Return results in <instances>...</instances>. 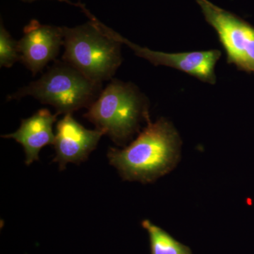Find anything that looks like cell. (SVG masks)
Segmentation results:
<instances>
[{"label":"cell","mask_w":254,"mask_h":254,"mask_svg":"<svg viewBox=\"0 0 254 254\" xmlns=\"http://www.w3.org/2000/svg\"><path fill=\"white\" fill-rule=\"evenodd\" d=\"M146 127L138 137L123 149L110 148L108 158L123 180L143 184L156 181L178 163L182 141L173 124L160 118Z\"/></svg>","instance_id":"obj_1"},{"label":"cell","mask_w":254,"mask_h":254,"mask_svg":"<svg viewBox=\"0 0 254 254\" xmlns=\"http://www.w3.org/2000/svg\"><path fill=\"white\" fill-rule=\"evenodd\" d=\"M80 8L90 21L76 27H63V60L91 81L103 83L113 78L123 63L122 43L100 29L84 5Z\"/></svg>","instance_id":"obj_2"},{"label":"cell","mask_w":254,"mask_h":254,"mask_svg":"<svg viewBox=\"0 0 254 254\" xmlns=\"http://www.w3.org/2000/svg\"><path fill=\"white\" fill-rule=\"evenodd\" d=\"M83 117L114 143L125 146L141 122L150 118L148 101L133 83L113 79Z\"/></svg>","instance_id":"obj_3"},{"label":"cell","mask_w":254,"mask_h":254,"mask_svg":"<svg viewBox=\"0 0 254 254\" xmlns=\"http://www.w3.org/2000/svg\"><path fill=\"white\" fill-rule=\"evenodd\" d=\"M102 84L91 81L66 62L56 61L39 79L8 95L7 100L32 96L54 107L58 115H66L88 109L103 91Z\"/></svg>","instance_id":"obj_4"},{"label":"cell","mask_w":254,"mask_h":254,"mask_svg":"<svg viewBox=\"0 0 254 254\" xmlns=\"http://www.w3.org/2000/svg\"><path fill=\"white\" fill-rule=\"evenodd\" d=\"M205 20L216 31L226 52L227 63L254 73V27L208 0H195Z\"/></svg>","instance_id":"obj_5"},{"label":"cell","mask_w":254,"mask_h":254,"mask_svg":"<svg viewBox=\"0 0 254 254\" xmlns=\"http://www.w3.org/2000/svg\"><path fill=\"white\" fill-rule=\"evenodd\" d=\"M95 21L103 33L122 44L129 47L137 56L148 60L155 66H165L177 68L210 84H215L216 82L215 67L221 57L222 53L220 50H210L180 53L154 51L131 43L100 22L97 18H95Z\"/></svg>","instance_id":"obj_6"},{"label":"cell","mask_w":254,"mask_h":254,"mask_svg":"<svg viewBox=\"0 0 254 254\" xmlns=\"http://www.w3.org/2000/svg\"><path fill=\"white\" fill-rule=\"evenodd\" d=\"M18 43L20 62L35 76L59 55L63 46V27L31 20L23 28V36Z\"/></svg>","instance_id":"obj_7"},{"label":"cell","mask_w":254,"mask_h":254,"mask_svg":"<svg viewBox=\"0 0 254 254\" xmlns=\"http://www.w3.org/2000/svg\"><path fill=\"white\" fill-rule=\"evenodd\" d=\"M105 133L100 130L88 129L73 118L72 113L66 114L56 127L54 146L55 163L61 170L68 163L80 164L85 161L97 148Z\"/></svg>","instance_id":"obj_8"},{"label":"cell","mask_w":254,"mask_h":254,"mask_svg":"<svg viewBox=\"0 0 254 254\" xmlns=\"http://www.w3.org/2000/svg\"><path fill=\"white\" fill-rule=\"evenodd\" d=\"M58 115H53L48 109L39 110L30 118L21 120L19 128L14 133L1 137L12 138L22 145L26 156L25 163L30 165L38 160L42 148L54 144L53 125Z\"/></svg>","instance_id":"obj_9"},{"label":"cell","mask_w":254,"mask_h":254,"mask_svg":"<svg viewBox=\"0 0 254 254\" xmlns=\"http://www.w3.org/2000/svg\"><path fill=\"white\" fill-rule=\"evenodd\" d=\"M142 226L149 235L152 254H190L186 247L149 220H143Z\"/></svg>","instance_id":"obj_10"},{"label":"cell","mask_w":254,"mask_h":254,"mask_svg":"<svg viewBox=\"0 0 254 254\" xmlns=\"http://www.w3.org/2000/svg\"><path fill=\"white\" fill-rule=\"evenodd\" d=\"M20 61L18 41H15L6 31L2 21L0 26V66L11 68Z\"/></svg>","instance_id":"obj_11"},{"label":"cell","mask_w":254,"mask_h":254,"mask_svg":"<svg viewBox=\"0 0 254 254\" xmlns=\"http://www.w3.org/2000/svg\"><path fill=\"white\" fill-rule=\"evenodd\" d=\"M22 1H28V2H31V1H36V0H22ZM58 1H64V2H66L69 4L75 5V6H79V7L80 6H81V4H80V3H78V4H73V3L71 2V1H70L69 0H58Z\"/></svg>","instance_id":"obj_12"}]
</instances>
